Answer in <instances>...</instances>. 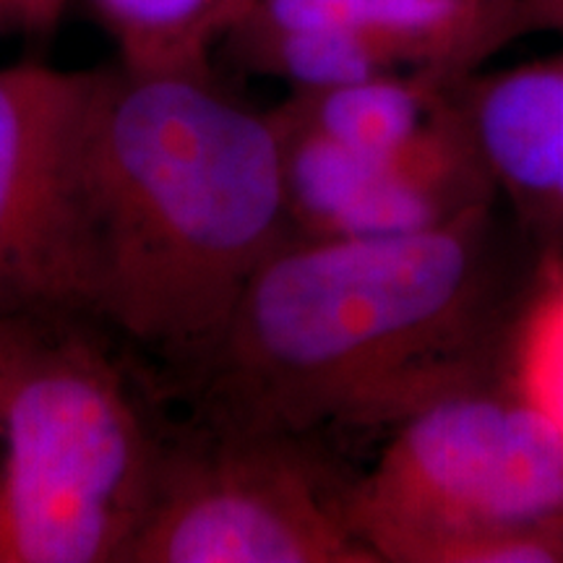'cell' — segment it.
<instances>
[{
    "label": "cell",
    "instance_id": "1",
    "mask_svg": "<svg viewBox=\"0 0 563 563\" xmlns=\"http://www.w3.org/2000/svg\"><path fill=\"white\" fill-rule=\"evenodd\" d=\"M538 264L498 203L420 235H292L188 373L201 422L298 439L389 433L449 394L509 382Z\"/></svg>",
    "mask_w": 563,
    "mask_h": 563
},
{
    "label": "cell",
    "instance_id": "2",
    "mask_svg": "<svg viewBox=\"0 0 563 563\" xmlns=\"http://www.w3.org/2000/svg\"><path fill=\"white\" fill-rule=\"evenodd\" d=\"M292 238L279 136L211 68H97L74 194L76 316L191 373Z\"/></svg>",
    "mask_w": 563,
    "mask_h": 563
},
{
    "label": "cell",
    "instance_id": "3",
    "mask_svg": "<svg viewBox=\"0 0 563 563\" xmlns=\"http://www.w3.org/2000/svg\"><path fill=\"white\" fill-rule=\"evenodd\" d=\"M76 316H3L0 563H125L165 435Z\"/></svg>",
    "mask_w": 563,
    "mask_h": 563
},
{
    "label": "cell",
    "instance_id": "4",
    "mask_svg": "<svg viewBox=\"0 0 563 563\" xmlns=\"http://www.w3.org/2000/svg\"><path fill=\"white\" fill-rule=\"evenodd\" d=\"M344 511L378 563H563V433L509 382L391 428Z\"/></svg>",
    "mask_w": 563,
    "mask_h": 563
},
{
    "label": "cell",
    "instance_id": "5",
    "mask_svg": "<svg viewBox=\"0 0 563 563\" xmlns=\"http://www.w3.org/2000/svg\"><path fill=\"white\" fill-rule=\"evenodd\" d=\"M344 490L308 439L199 422L165 439L125 563H378L350 530Z\"/></svg>",
    "mask_w": 563,
    "mask_h": 563
},
{
    "label": "cell",
    "instance_id": "6",
    "mask_svg": "<svg viewBox=\"0 0 563 563\" xmlns=\"http://www.w3.org/2000/svg\"><path fill=\"white\" fill-rule=\"evenodd\" d=\"M95 81L0 68V316H76L74 194Z\"/></svg>",
    "mask_w": 563,
    "mask_h": 563
},
{
    "label": "cell",
    "instance_id": "7",
    "mask_svg": "<svg viewBox=\"0 0 563 563\" xmlns=\"http://www.w3.org/2000/svg\"><path fill=\"white\" fill-rule=\"evenodd\" d=\"M279 136L292 235L405 238L441 230L498 201L467 139L407 154L350 150L269 110Z\"/></svg>",
    "mask_w": 563,
    "mask_h": 563
},
{
    "label": "cell",
    "instance_id": "8",
    "mask_svg": "<svg viewBox=\"0 0 563 563\" xmlns=\"http://www.w3.org/2000/svg\"><path fill=\"white\" fill-rule=\"evenodd\" d=\"M470 144L498 201L540 258L563 253V51L462 76Z\"/></svg>",
    "mask_w": 563,
    "mask_h": 563
},
{
    "label": "cell",
    "instance_id": "9",
    "mask_svg": "<svg viewBox=\"0 0 563 563\" xmlns=\"http://www.w3.org/2000/svg\"><path fill=\"white\" fill-rule=\"evenodd\" d=\"M241 19L336 26L378 45L407 70L454 79L525 37L522 0H249Z\"/></svg>",
    "mask_w": 563,
    "mask_h": 563
},
{
    "label": "cell",
    "instance_id": "10",
    "mask_svg": "<svg viewBox=\"0 0 563 563\" xmlns=\"http://www.w3.org/2000/svg\"><path fill=\"white\" fill-rule=\"evenodd\" d=\"M456 81L433 70H394L342 87L290 91L272 110L350 150L407 154L467 139Z\"/></svg>",
    "mask_w": 563,
    "mask_h": 563
},
{
    "label": "cell",
    "instance_id": "11",
    "mask_svg": "<svg viewBox=\"0 0 563 563\" xmlns=\"http://www.w3.org/2000/svg\"><path fill=\"white\" fill-rule=\"evenodd\" d=\"M249 0H95L123 66L207 68Z\"/></svg>",
    "mask_w": 563,
    "mask_h": 563
},
{
    "label": "cell",
    "instance_id": "12",
    "mask_svg": "<svg viewBox=\"0 0 563 563\" xmlns=\"http://www.w3.org/2000/svg\"><path fill=\"white\" fill-rule=\"evenodd\" d=\"M509 384L563 433V253L534 272L514 323Z\"/></svg>",
    "mask_w": 563,
    "mask_h": 563
},
{
    "label": "cell",
    "instance_id": "13",
    "mask_svg": "<svg viewBox=\"0 0 563 563\" xmlns=\"http://www.w3.org/2000/svg\"><path fill=\"white\" fill-rule=\"evenodd\" d=\"M68 0H16L21 32L51 34L63 16Z\"/></svg>",
    "mask_w": 563,
    "mask_h": 563
},
{
    "label": "cell",
    "instance_id": "14",
    "mask_svg": "<svg viewBox=\"0 0 563 563\" xmlns=\"http://www.w3.org/2000/svg\"><path fill=\"white\" fill-rule=\"evenodd\" d=\"M525 34H563V0H522Z\"/></svg>",
    "mask_w": 563,
    "mask_h": 563
},
{
    "label": "cell",
    "instance_id": "15",
    "mask_svg": "<svg viewBox=\"0 0 563 563\" xmlns=\"http://www.w3.org/2000/svg\"><path fill=\"white\" fill-rule=\"evenodd\" d=\"M9 30H21L16 0H0V34Z\"/></svg>",
    "mask_w": 563,
    "mask_h": 563
},
{
    "label": "cell",
    "instance_id": "16",
    "mask_svg": "<svg viewBox=\"0 0 563 563\" xmlns=\"http://www.w3.org/2000/svg\"><path fill=\"white\" fill-rule=\"evenodd\" d=\"M0 329H3V316H0Z\"/></svg>",
    "mask_w": 563,
    "mask_h": 563
}]
</instances>
